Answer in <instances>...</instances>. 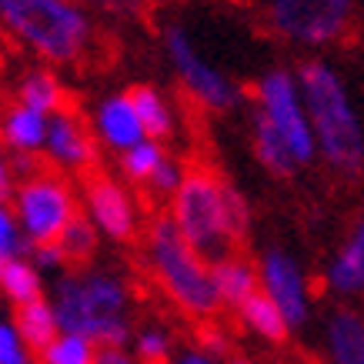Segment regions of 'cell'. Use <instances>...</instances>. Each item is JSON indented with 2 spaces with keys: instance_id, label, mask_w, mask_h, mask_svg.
I'll use <instances>...</instances> for the list:
<instances>
[{
  "instance_id": "3",
  "label": "cell",
  "mask_w": 364,
  "mask_h": 364,
  "mask_svg": "<svg viewBox=\"0 0 364 364\" xmlns=\"http://www.w3.org/2000/svg\"><path fill=\"white\" fill-rule=\"evenodd\" d=\"M167 218L208 264L237 251L254 224L247 198L231 181H224L208 167H191L184 174L181 188L171 198Z\"/></svg>"
},
{
  "instance_id": "16",
  "label": "cell",
  "mask_w": 364,
  "mask_h": 364,
  "mask_svg": "<svg viewBox=\"0 0 364 364\" xmlns=\"http://www.w3.org/2000/svg\"><path fill=\"white\" fill-rule=\"evenodd\" d=\"M210 281H214L218 304H221V308H231V311L241 308L254 291H261V284H257V264L247 261V257L237 251L210 264Z\"/></svg>"
},
{
  "instance_id": "7",
  "label": "cell",
  "mask_w": 364,
  "mask_h": 364,
  "mask_svg": "<svg viewBox=\"0 0 364 364\" xmlns=\"http://www.w3.org/2000/svg\"><path fill=\"white\" fill-rule=\"evenodd\" d=\"M267 27L298 50H328L348 41L358 0H264Z\"/></svg>"
},
{
  "instance_id": "10",
  "label": "cell",
  "mask_w": 364,
  "mask_h": 364,
  "mask_svg": "<svg viewBox=\"0 0 364 364\" xmlns=\"http://www.w3.org/2000/svg\"><path fill=\"white\" fill-rule=\"evenodd\" d=\"M254 264H257V284H261V291L284 314L287 328L301 331L311 318V284H308V274H304L301 261L287 247L271 244V247H264V254Z\"/></svg>"
},
{
  "instance_id": "31",
  "label": "cell",
  "mask_w": 364,
  "mask_h": 364,
  "mask_svg": "<svg viewBox=\"0 0 364 364\" xmlns=\"http://www.w3.org/2000/svg\"><path fill=\"white\" fill-rule=\"evenodd\" d=\"M67 261H64V254H60V247L54 244H33V267L37 271H60Z\"/></svg>"
},
{
  "instance_id": "18",
  "label": "cell",
  "mask_w": 364,
  "mask_h": 364,
  "mask_svg": "<svg viewBox=\"0 0 364 364\" xmlns=\"http://www.w3.org/2000/svg\"><path fill=\"white\" fill-rule=\"evenodd\" d=\"M127 94H131L134 111L141 117L144 134H147L151 141H161V144L171 141V137H174V127H177L171 100H167L157 87H151V84H137V87H131Z\"/></svg>"
},
{
  "instance_id": "4",
  "label": "cell",
  "mask_w": 364,
  "mask_h": 364,
  "mask_svg": "<svg viewBox=\"0 0 364 364\" xmlns=\"http://www.w3.org/2000/svg\"><path fill=\"white\" fill-rule=\"evenodd\" d=\"M54 314L64 334H80L100 348L117 344L127 348L131 341V291L111 271H74L57 281Z\"/></svg>"
},
{
  "instance_id": "2",
  "label": "cell",
  "mask_w": 364,
  "mask_h": 364,
  "mask_svg": "<svg viewBox=\"0 0 364 364\" xmlns=\"http://www.w3.org/2000/svg\"><path fill=\"white\" fill-rule=\"evenodd\" d=\"M251 151L277 181L298 177L318 161L304 97L291 67H271L251 87Z\"/></svg>"
},
{
  "instance_id": "6",
  "label": "cell",
  "mask_w": 364,
  "mask_h": 364,
  "mask_svg": "<svg viewBox=\"0 0 364 364\" xmlns=\"http://www.w3.org/2000/svg\"><path fill=\"white\" fill-rule=\"evenodd\" d=\"M0 27L50 64H74L94 33L70 0H0Z\"/></svg>"
},
{
  "instance_id": "17",
  "label": "cell",
  "mask_w": 364,
  "mask_h": 364,
  "mask_svg": "<svg viewBox=\"0 0 364 364\" xmlns=\"http://www.w3.org/2000/svg\"><path fill=\"white\" fill-rule=\"evenodd\" d=\"M47 121H50L47 114H37L31 107H23V104H14L0 117V141H4V147H11L14 154L33 157L37 151H44Z\"/></svg>"
},
{
  "instance_id": "32",
  "label": "cell",
  "mask_w": 364,
  "mask_h": 364,
  "mask_svg": "<svg viewBox=\"0 0 364 364\" xmlns=\"http://www.w3.org/2000/svg\"><path fill=\"white\" fill-rule=\"evenodd\" d=\"M94 364H137V358H134V351H127V348L100 344L97 354H94Z\"/></svg>"
},
{
  "instance_id": "12",
  "label": "cell",
  "mask_w": 364,
  "mask_h": 364,
  "mask_svg": "<svg viewBox=\"0 0 364 364\" xmlns=\"http://www.w3.org/2000/svg\"><path fill=\"white\" fill-rule=\"evenodd\" d=\"M44 151L60 171H87L97 161V137L74 107H60L47 121Z\"/></svg>"
},
{
  "instance_id": "15",
  "label": "cell",
  "mask_w": 364,
  "mask_h": 364,
  "mask_svg": "<svg viewBox=\"0 0 364 364\" xmlns=\"http://www.w3.org/2000/svg\"><path fill=\"white\" fill-rule=\"evenodd\" d=\"M324 351L331 364H364V314L334 308L324 321Z\"/></svg>"
},
{
  "instance_id": "26",
  "label": "cell",
  "mask_w": 364,
  "mask_h": 364,
  "mask_svg": "<svg viewBox=\"0 0 364 364\" xmlns=\"http://www.w3.org/2000/svg\"><path fill=\"white\" fill-rule=\"evenodd\" d=\"M134 358H137V364H171V358H174L171 334L157 324L137 331L134 334Z\"/></svg>"
},
{
  "instance_id": "23",
  "label": "cell",
  "mask_w": 364,
  "mask_h": 364,
  "mask_svg": "<svg viewBox=\"0 0 364 364\" xmlns=\"http://www.w3.org/2000/svg\"><path fill=\"white\" fill-rule=\"evenodd\" d=\"M164 157H167L164 144L144 137L141 144H134V147H127V151L121 154V171H124L127 181H134V184H147Z\"/></svg>"
},
{
  "instance_id": "27",
  "label": "cell",
  "mask_w": 364,
  "mask_h": 364,
  "mask_svg": "<svg viewBox=\"0 0 364 364\" xmlns=\"http://www.w3.org/2000/svg\"><path fill=\"white\" fill-rule=\"evenodd\" d=\"M31 244L23 237L21 224H17V214L7 204V198H0V261H11V257H23Z\"/></svg>"
},
{
  "instance_id": "24",
  "label": "cell",
  "mask_w": 364,
  "mask_h": 364,
  "mask_svg": "<svg viewBox=\"0 0 364 364\" xmlns=\"http://www.w3.org/2000/svg\"><path fill=\"white\" fill-rule=\"evenodd\" d=\"M57 247L64 254V261H74V264H84L90 254L97 251V228L90 224L87 214H77L67 224L60 237H57Z\"/></svg>"
},
{
  "instance_id": "36",
  "label": "cell",
  "mask_w": 364,
  "mask_h": 364,
  "mask_svg": "<svg viewBox=\"0 0 364 364\" xmlns=\"http://www.w3.org/2000/svg\"><path fill=\"white\" fill-rule=\"evenodd\" d=\"M224 364H251L247 358H224Z\"/></svg>"
},
{
  "instance_id": "38",
  "label": "cell",
  "mask_w": 364,
  "mask_h": 364,
  "mask_svg": "<svg viewBox=\"0 0 364 364\" xmlns=\"http://www.w3.org/2000/svg\"><path fill=\"white\" fill-rule=\"evenodd\" d=\"M31 364H33V361H31Z\"/></svg>"
},
{
  "instance_id": "8",
  "label": "cell",
  "mask_w": 364,
  "mask_h": 364,
  "mask_svg": "<svg viewBox=\"0 0 364 364\" xmlns=\"http://www.w3.org/2000/svg\"><path fill=\"white\" fill-rule=\"evenodd\" d=\"M164 54L174 67L181 87L198 107L210 114H231L237 111L247 94L237 80H231L218 64H210L208 57L200 54V47L194 44V37L184 23H171L164 31Z\"/></svg>"
},
{
  "instance_id": "25",
  "label": "cell",
  "mask_w": 364,
  "mask_h": 364,
  "mask_svg": "<svg viewBox=\"0 0 364 364\" xmlns=\"http://www.w3.org/2000/svg\"><path fill=\"white\" fill-rule=\"evenodd\" d=\"M97 344L80 334H57L54 341L41 351V364H94Z\"/></svg>"
},
{
  "instance_id": "30",
  "label": "cell",
  "mask_w": 364,
  "mask_h": 364,
  "mask_svg": "<svg viewBox=\"0 0 364 364\" xmlns=\"http://www.w3.org/2000/svg\"><path fill=\"white\" fill-rule=\"evenodd\" d=\"M198 348H200V351H208V354H214L218 361L231 358V338H228V331H224V328H218V324H204V328H200Z\"/></svg>"
},
{
  "instance_id": "37",
  "label": "cell",
  "mask_w": 364,
  "mask_h": 364,
  "mask_svg": "<svg viewBox=\"0 0 364 364\" xmlns=\"http://www.w3.org/2000/svg\"><path fill=\"white\" fill-rule=\"evenodd\" d=\"M70 4H77V0H70Z\"/></svg>"
},
{
  "instance_id": "20",
  "label": "cell",
  "mask_w": 364,
  "mask_h": 364,
  "mask_svg": "<svg viewBox=\"0 0 364 364\" xmlns=\"http://www.w3.org/2000/svg\"><path fill=\"white\" fill-rule=\"evenodd\" d=\"M17 104L31 107L37 114H57L60 107H67V94H64V84L57 77L54 70L47 67H33L21 77V87H17Z\"/></svg>"
},
{
  "instance_id": "19",
  "label": "cell",
  "mask_w": 364,
  "mask_h": 364,
  "mask_svg": "<svg viewBox=\"0 0 364 364\" xmlns=\"http://www.w3.org/2000/svg\"><path fill=\"white\" fill-rule=\"evenodd\" d=\"M234 314L241 318V324L254 338H261V341H267V344H284L287 338H291V328H287L284 314L277 311V304L267 298L264 291H254Z\"/></svg>"
},
{
  "instance_id": "28",
  "label": "cell",
  "mask_w": 364,
  "mask_h": 364,
  "mask_svg": "<svg viewBox=\"0 0 364 364\" xmlns=\"http://www.w3.org/2000/svg\"><path fill=\"white\" fill-rule=\"evenodd\" d=\"M184 174H188V167L181 164L177 157L167 154L164 161L157 164V171L151 174V181H147L144 188L151 191L154 198H167V200H171V198H174V191L181 188V181H184Z\"/></svg>"
},
{
  "instance_id": "22",
  "label": "cell",
  "mask_w": 364,
  "mask_h": 364,
  "mask_svg": "<svg viewBox=\"0 0 364 364\" xmlns=\"http://www.w3.org/2000/svg\"><path fill=\"white\" fill-rule=\"evenodd\" d=\"M0 294L11 301V304H31V301L44 298V281H41V271L23 261V257H11L0 264Z\"/></svg>"
},
{
  "instance_id": "14",
  "label": "cell",
  "mask_w": 364,
  "mask_h": 364,
  "mask_svg": "<svg viewBox=\"0 0 364 364\" xmlns=\"http://www.w3.org/2000/svg\"><path fill=\"white\" fill-rule=\"evenodd\" d=\"M324 287L338 298H358L364 294V214L351 224L344 244L324 267Z\"/></svg>"
},
{
  "instance_id": "11",
  "label": "cell",
  "mask_w": 364,
  "mask_h": 364,
  "mask_svg": "<svg viewBox=\"0 0 364 364\" xmlns=\"http://www.w3.org/2000/svg\"><path fill=\"white\" fill-rule=\"evenodd\" d=\"M84 204L97 234L111 241H131L137 234V204L121 181L107 174H90L84 181Z\"/></svg>"
},
{
  "instance_id": "33",
  "label": "cell",
  "mask_w": 364,
  "mask_h": 364,
  "mask_svg": "<svg viewBox=\"0 0 364 364\" xmlns=\"http://www.w3.org/2000/svg\"><path fill=\"white\" fill-rule=\"evenodd\" d=\"M171 364H221L214 354H208V351H200L198 344L194 348H184V351H177L174 358H171Z\"/></svg>"
},
{
  "instance_id": "9",
  "label": "cell",
  "mask_w": 364,
  "mask_h": 364,
  "mask_svg": "<svg viewBox=\"0 0 364 364\" xmlns=\"http://www.w3.org/2000/svg\"><path fill=\"white\" fill-rule=\"evenodd\" d=\"M14 214L27 244H54L77 218V194L54 171H33L14 188Z\"/></svg>"
},
{
  "instance_id": "13",
  "label": "cell",
  "mask_w": 364,
  "mask_h": 364,
  "mask_svg": "<svg viewBox=\"0 0 364 364\" xmlns=\"http://www.w3.org/2000/svg\"><path fill=\"white\" fill-rule=\"evenodd\" d=\"M90 131L104 147H111L117 154H124L127 147H134V144H141L147 137L127 90L124 94H107L100 100L94 107V117H90Z\"/></svg>"
},
{
  "instance_id": "35",
  "label": "cell",
  "mask_w": 364,
  "mask_h": 364,
  "mask_svg": "<svg viewBox=\"0 0 364 364\" xmlns=\"http://www.w3.org/2000/svg\"><path fill=\"white\" fill-rule=\"evenodd\" d=\"M100 4L114 14H124V17H131V14H137L144 7V0H100Z\"/></svg>"
},
{
  "instance_id": "21",
  "label": "cell",
  "mask_w": 364,
  "mask_h": 364,
  "mask_svg": "<svg viewBox=\"0 0 364 364\" xmlns=\"http://www.w3.org/2000/svg\"><path fill=\"white\" fill-rule=\"evenodd\" d=\"M14 328L21 331L23 344H27L31 351H37V354L44 351L47 344L60 334L54 304H50L47 298H37V301H31V304H21L17 314H14Z\"/></svg>"
},
{
  "instance_id": "1",
  "label": "cell",
  "mask_w": 364,
  "mask_h": 364,
  "mask_svg": "<svg viewBox=\"0 0 364 364\" xmlns=\"http://www.w3.org/2000/svg\"><path fill=\"white\" fill-rule=\"evenodd\" d=\"M304 111H308L318 161L344 184L364 181V117L348 77L328 57H304L294 67Z\"/></svg>"
},
{
  "instance_id": "34",
  "label": "cell",
  "mask_w": 364,
  "mask_h": 364,
  "mask_svg": "<svg viewBox=\"0 0 364 364\" xmlns=\"http://www.w3.org/2000/svg\"><path fill=\"white\" fill-rule=\"evenodd\" d=\"M11 191H14V167L7 151H4V141H0V198H7Z\"/></svg>"
},
{
  "instance_id": "5",
  "label": "cell",
  "mask_w": 364,
  "mask_h": 364,
  "mask_svg": "<svg viewBox=\"0 0 364 364\" xmlns=\"http://www.w3.org/2000/svg\"><path fill=\"white\" fill-rule=\"evenodd\" d=\"M144 251H147V264H151L157 287L171 298L174 308H181L198 321H208L218 314L221 304L214 294L210 264L181 237V231L167 214L151 221L147 237H144Z\"/></svg>"
},
{
  "instance_id": "29",
  "label": "cell",
  "mask_w": 364,
  "mask_h": 364,
  "mask_svg": "<svg viewBox=\"0 0 364 364\" xmlns=\"http://www.w3.org/2000/svg\"><path fill=\"white\" fill-rule=\"evenodd\" d=\"M0 364H31V348L23 344L14 321L0 318Z\"/></svg>"
}]
</instances>
